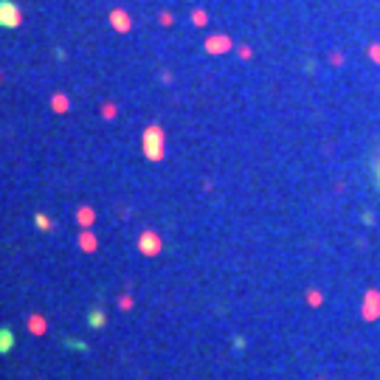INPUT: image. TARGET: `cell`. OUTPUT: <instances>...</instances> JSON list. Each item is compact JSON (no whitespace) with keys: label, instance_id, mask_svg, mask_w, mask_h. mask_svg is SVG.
Returning <instances> with one entry per match:
<instances>
[{"label":"cell","instance_id":"obj_1","mask_svg":"<svg viewBox=\"0 0 380 380\" xmlns=\"http://www.w3.org/2000/svg\"><path fill=\"white\" fill-rule=\"evenodd\" d=\"M20 23V11L14 3H9V0H0V26L6 28H14Z\"/></svg>","mask_w":380,"mask_h":380},{"label":"cell","instance_id":"obj_2","mask_svg":"<svg viewBox=\"0 0 380 380\" xmlns=\"http://www.w3.org/2000/svg\"><path fill=\"white\" fill-rule=\"evenodd\" d=\"M147 155L149 158H161V130H158V127L147 130Z\"/></svg>","mask_w":380,"mask_h":380},{"label":"cell","instance_id":"obj_5","mask_svg":"<svg viewBox=\"0 0 380 380\" xmlns=\"http://www.w3.org/2000/svg\"><path fill=\"white\" fill-rule=\"evenodd\" d=\"M375 178H378V186H380V164H378V169H375Z\"/></svg>","mask_w":380,"mask_h":380},{"label":"cell","instance_id":"obj_3","mask_svg":"<svg viewBox=\"0 0 380 380\" xmlns=\"http://www.w3.org/2000/svg\"><path fill=\"white\" fill-rule=\"evenodd\" d=\"M11 346H14V335H11V329H0V355L11 352Z\"/></svg>","mask_w":380,"mask_h":380},{"label":"cell","instance_id":"obj_4","mask_svg":"<svg viewBox=\"0 0 380 380\" xmlns=\"http://www.w3.org/2000/svg\"><path fill=\"white\" fill-rule=\"evenodd\" d=\"M87 324L93 329H99V327H104V313L102 310H93L90 316H87Z\"/></svg>","mask_w":380,"mask_h":380}]
</instances>
